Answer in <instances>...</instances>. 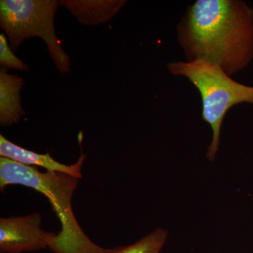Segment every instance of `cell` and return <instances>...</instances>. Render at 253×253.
I'll return each instance as SVG.
<instances>
[{"instance_id": "6da1fadb", "label": "cell", "mask_w": 253, "mask_h": 253, "mask_svg": "<svg viewBox=\"0 0 253 253\" xmlns=\"http://www.w3.org/2000/svg\"><path fill=\"white\" fill-rule=\"evenodd\" d=\"M189 61L202 60L229 76L253 58V9L239 0H197L178 26Z\"/></svg>"}, {"instance_id": "7a4b0ae2", "label": "cell", "mask_w": 253, "mask_h": 253, "mask_svg": "<svg viewBox=\"0 0 253 253\" xmlns=\"http://www.w3.org/2000/svg\"><path fill=\"white\" fill-rule=\"evenodd\" d=\"M78 178L58 172H42L6 158H0V189L8 185L31 188L45 196L61 223V229L50 243L54 253H106L107 249L95 244L83 231L73 213L72 197Z\"/></svg>"}, {"instance_id": "3957f363", "label": "cell", "mask_w": 253, "mask_h": 253, "mask_svg": "<svg viewBox=\"0 0 253 253\" xmlns=\"http://www.w3.org/2000/svg\"><path fill=\"white\" fill-rule=\"evenodd\" d=\"M168 68L172 74L187 78L201 94L203 119L213 133L206 157L213 161L219 149L221 125L226 113L241 103L253 104V86L234 81L219 66L202 60L172 62Z\"/></svg>"}, {"instance_id": "277c9868", "label": "cell", "mask_w": 253, "mask_h": 253, "mask_svg": "<svg viewBox=\"0 0 253 253\" xmlns=\"http://www.w3.org/2000/svg\"><path fill=\"white\" fill-rule=\"evenodd\" d=\"M59 4L56 0H1L0 24L12 50L17 49L29 38H41L56 67L66 73L70 71L71 61L60 45L54 28L55 14Z\"/></svg>"}, {"instance_id": "5b68a950", "label": "cell", "mask_w": 253, "mask_h": 253, "mask_svg": "<svg viewBox=\"0 0 253 253\" xmlns=\"http://www.w3.org/2000/svg\"><path fill=\"white\" fill-rule=\"evenodd\" d=\"M38 212L21 217L0 219V253L35 252L49 248L56 234L41 228Z\"/></svg>"}, {"instance_id": "8992f818", "label": "cell", "mask_w": 253, "mask_h": 253, "mask_svg": "<svg viewBox=\"0 0 253 253\" xmlns=\"http://www.w3.org/2000/svg\"><path fill=\"white\" fill-rule=\"evenodd\" d=\"M0 156L11 161L31 166L42 167L49 172L66 173L78 179L82 178V168L86 156L81 150V154L77 162L71 166L63 164L51 157L49 154H41L18 146L0 135Z\"/></svg>"}, {"instance_id": "52a82bcc", "label": "cell", "mask_w": 253, "mask_h": 253, "mask_svg": "<svg viewBox=\"0 0 253 253\" xmlns=\"http://www.w3.org/2000/svg\"><path fill=\"white\" fill-rule=\"evenodd\" d=\"M25 81L16 75L0 71V123L11 126L21 121L24 114L21 102V91Z\"/></svg>"}, {"instance_id": "ba28073f", "label": "cell", "mask_w": 253, "mask_h": 253, "mask_svg": "<svg viewBox=\"0 0 253 253\" xmlns=\"http://www.w3.org/2000/svg\"><path fill=\"white\" fill-rule=\"evenodd\" d=\"M126 3L124 0L60 1V4L66 6L80 22L90 26H97L109 21L122 9Z\"/></svg>"}, {"instance_id": "9c48e42d", "label": "cell", "mask_w": 253, "mask_h": 253, "mask_svg": "<svg viewBox=\"0 0 253 253\" xmlns=\"http://www.w3.org/2000/svg\"><path fill=\"white\" fill-rule=\"evenodd\" d=\"M167 237V231L157 229L134 244L107 249L106 253H160Z\"/></svg>"}, {"instance_id": "30bf717a", "label": "cell", "mask_w": 253, "mask_h": 253, "mask_svg": "<svg viewBox=\"0 0 253 253\" xmlns=\"http://www.w3.org/2000/svg\"><path fill=\"white\" fill-rule=\"evenodd\" d=\"M0 63L3 66L18 71H28V66L11 51L4 34L0 35Z\"/></svg>"}]
</instances>
